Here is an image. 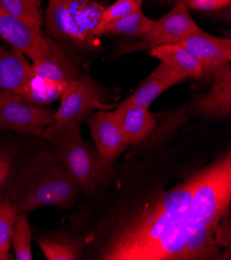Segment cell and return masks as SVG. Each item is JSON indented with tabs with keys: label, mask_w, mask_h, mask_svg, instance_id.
Masks as SVG:
<instances>
[{
	"label": "cell",
	"mask_w": 231,
	"mask_h": 260,
	"mask_svg": "<svg viewBox=\"0 0 231 260\" xmlns=\"http://www.w3.org/2000/svg\"><path fill=\"white\" fill-rule=\"evenodd\" d=\"M15 257L18 260H31V230L26 213H19L12 238Z\"/></svg>",
	"instance_id": "22"
},
{
	"label": "cell",
	"mask_w": 231,
	"mask_h": 260,
	"mask_svg": "<svg viewBox=\"0 0 231 260\" xmlns=\"http://www.w3.org/2000/svg\"><path fill=\"white\" fill-rule=\"evenodd\" d=\"M79 186L54 152H42L30 158L11 193L19 213L42 206H69L78 196Z\"/></svg>",
	"instance_id": "2"
},
{
	"label": "cell",
	"mask_w": 231,
	"mask_h": 260,
	"mask_svg": "<svg viewBox=\"0 0 231 260\" xmlns=\"http://www.w3.org/2000/svg\"><path fill=\"white\" fill-rule=\"evenodd\" d=\"M19 212L16 204L6 195L0 199V248L10 252L15 221Z\"/></svg>",
	"instance_id": "23"
},
{
	"label": "cell",
	"mask_w": 231,
	"mask_h": 260,
	"mask_svg": "<svg viewBox=\"0 0 231 260\" xmlns=\"http://www.w3.org/2000/svg\"><path fill=\"white\" fill-rule=\"evenodd\" d=\"M0 38L13 49L32 61L44 56L49 50V38L42 29L12 16L0 7Z\"/></svg>",
	"instance_id": "10"
},
{
	"label": "cell",
	"mask_w": 231,
	"mask_h": 260,
	"mask_svg": "<svg viewBox=\"0 0 231 260\" xmlns=\"http://www.w3.org/2000/svg\"><path fill=\"white\" fill-rule=\"evenodd\" d=\"M152 57H156L181 76L198 79L203 76V69L199 60L191 52L179 44H165L149 50Z\"/></svg>",
	"instance_id": "17"
},
{
	"label": "cell",
	"mask_w": 231,
	"mask_h": 260,
	"mask_svg": "<svg viewBox=\"0 0 231 260\" xmlns=\"http://www.w3.org/2000/svg\"><path fill=\"white\" fill-rule=\"evenodd\" d=\"M185 80V77L177 74L163 62H160L157 69L146 78L138 89L129 99H126L125 102L148 108L153 101L165 90Z\"/></svg>",
	"instance_id": "16"
},
{
	"label": "cell",
	"mask_w": 231,
	"mask_h": 260,
	"mask_svg": "<svg viewBox=\"0 0 231 260\" xmlns=\"http://www.w3.org/2000/svg\"><path fill=\"white\" fill-rule=\"evenodd\" d=\"M13 157L9 151L0 149V193L4 189L11 173Z\"/></svg>",
	"instance_id": "26"
},
{
	"label": "cell",
	"mask_w": 231,
	"mask_h": 260,
	"mask_svg": "<svg viewBox=\"0 0 231 260\" xmlns=\"http://www.w3.org/2000/svg\"><path fill=\"white\" fill-rule=\"evenodd\" d=\"M231 199L230 152L197 174L189 211V231L216 229L229 211Z\"/></svg>",
	"instance_id": "3"
},
{
	"label": "cell",
	"mask_w": 231,
	"mask_h": 260,
	"mask_svg": "<svg viewBox=\"0 0 231 260\" xmlns=\"http://www.w3.org/2000/svg\"><path fill=\"white\" fill-rule=\"evenodd\" d=\"M55 122L54 113L25 102L12 92H0V128L42 137L44 129Z\"/></svg>",
	"instance_id": "6"
},
{
	"label": "cell",
	"mask_w": 231,
	"mask_h": 260,
	"mask_svg": "<svg viewBox=\"0 0 231 260\" xmlns=\"http://www.w3.org/2000/svg\"><path fill=\"white\" fill-rule=\"evenodd\" d=\"M34 76L31 64L24 54L0 46V92H16Z\"/></svg>",
	"instance_id": "15"
},
{
	"label": "cell",
	"mask_w": 231,
	"mask_h": 260,
	"mask_svg": "<svg viewBox=\"0 0 231 260\" xmlns=\"http://www.w3.org/2000/svg\"><path fill=\"white\" fill-rule=\"evenodd\" d=\"M136 2H138L139 4H142V3H143V0H136Z\"/></svg>",
	"instance_id": "29"
},
{
	"label": "cell",
	"mask_w": 231,
	"mask_h": 260,
	"mask_svg": "<svg viewBox=\"0 0 231 260\" xmlns=\"http://www.w3.org/2000/svg\"><path fill=\"white\" fill-rule=\"evenodd\" d=\"M121 132L129 144L139 142L151 134L158 125L148 108L123 101L114 111Z\"/></svg>",
	"instance_id": "14"
},
{
	"label": "cell",
	"mask_w": 231,
	"mask_h": 260,
	"mask_svg": "<svg viewBox=\"0 0 231 260\" xmlns=\"http://www.w3.org/2000/svg\"><path fill=\"white\" fill-rule=\"evenodd\" d=\"M177 44L187 48L199 60L204 74H213L231 61V40L204 32L201 28L184 37Z\"/></svg>",
	"instance_id": "11"
},
{
	"label": "cell",
	"mask_w": 231,
	"mask_h": 260,
	"mask_svg": "<svg viewBox=\"0 0 231 260\" xmlns=\"http://www.w3.org/2000/svg\"><path fill=\"white\" fill-rule=\"evenodd\" d=\"M8 259H11L10 252L5 251V250L0 248V260H8Z\"/></svg>",
	"instance_id": "27"
},
{
	"label": "cell",
	"mask_w": 231,
	"mask_h": 260,
	"mask_svg": "<svg viewBox=\"0 0 231 260\" xmlns=\"http://www.w3.org/2000/svg\"><path fill=\"white\" fill-rule=\"evenodd\" d=\"M231 0H188L189 9L196 11L213 12L226 9L230 6Z\"/></svg>",
	"instance_id": "25"
},
{
	"label": "cell",
	"mask_w": 231,
	"mask_h": 260,
	"mask_svg": "<svg viewBox=\"0 0 231 260\" xmlns=\"http://www.w3.org/2000/svg\"><path fill=\"white\" fill-rule=\"evenodd\" d=\"M200 29L192 19L188 0H177L172 10L159 20H153L149 30L140 39V43L132 46L131 50H150L151 48L165 45L177 44L187 35Z\"/></svg>",
	"instance_id": "9"
},
{
	"label": "cell",
	"mask_w": 231,
	"mask_h": 260,
	"mask_svg": "<svg viewBox=\"0 0 231 260\" xmlns=\"http://www.w3.org/2000/svg\"><path fill=\"white\" fill-rule=\"evenodd\" d=\"M42 137L54 146L56 157L79 188L93 190L102 174L96 151L82 138L80 121H55L44 129Z\"/></svg>",
	"instance_id": "5"
},
{
	"label": "cell",
	"mask_w": 231,
	"mask_h": 260,
	"mask_svg": "<svg viewBox=\"0 0 231 260\" xmlns=\"http://www.w3.org/2000/svg\"><path fill=\"white\" fill-rule=\"evenodd\" d=\"M104 9L93 0H50L45 28L59 42L91 48Z\"/></svg>",
	"instance_id": "4"
},
{
	"label": "cell",
	"mask_w": 231,
	"mask_h": 260,
	"mask_svg": "<svg viewBox=\"0 0 231 260\" xmlns=\"http://www.w3.org/2000/svg\"><path fill=\"white\" fill-rule=\"evenodd\" d=\"M59 109L54 113L56 122L81 120L94 109L105 110L102 87L88 75H81L69 83L61 95Z\"/></svg>",
	"instance_id": "7"
},
{
	"label": "cell",
	"mask_w": 231,
	"mask_h": 260,
	"mask_svg": "<svg viewBox=\"0 0 231 260\" xmlns=\"http://www.w3.org/2000/svg\"><path fill=\"white\" fill-rule=\"evenodd\" d=\"M197 174L160 194L118 226L103 248L106 260H186L190 201Z\"/></svg>",
	"instance_id": "1"
},
{
	"label": "cell",
	"mask_w": 231,
	"mask_h": 260,
	"mask_svg": "<svg viewBox=\"0 0 231 260\" xmlns=\"http://www.w3.org/2000/svg\"><path fill=\"white\" fill-rule=\"evenodd\" d=\"M153 20L146 17L142 8L136 10L135 12L126 15L123 18H120L110 24L103 29V35L109 36H123V37H132V38H141L145 35L151 25Z\"/></svg>",
	"instance_id": "19"
},
{
	"label": "cell",
	"mask_w": 231,
	"mask_h": 260,
	"mask_svg": "<svg viewBox=\"0 0 231 260\" xmlns=\"http://www.w3.org/2000/svg\"><path fill=\"white\" fill-rule=\"evenodd\" d=\"M214 83L209 93L201 95L194 110L204 117H229L231 114V68L225 64L214 73Z\"/></svg>",
	"instance_id": "12"
},
{
	"label": "cell",
	"mask_w": 231,
	"mask_h": 260,
	"mask_svg": "<svg viewBox=\"0 0 231 260\" xmlns=\"http://www.w3.org/2000/svg\"><path fill=\"white\" fill-rule=\"evenodd\" d=\"M31 2H34L35 4H37L38 6H40V7H41V5H42V2H43V0H31Z\"/></svg>",
	"instance_id": "28"
},
{
	"label": "cell",
	"mask_w": 231,
	"mask_h": 260,
	"mask_svg": "<svg viewBox=\"0 0 231 260\" xmlns=\"http://www.w3.org/2000/svg\"><path fill=\"white\" fill-rule=\"evenodd\" d=\"M91 137L94 141L101 174H108L114 161L129 146L114 112L100 110L87 118Z\"/></svg>",
	"instance_id": "8"
},
{
	"label": "cell",
	"mask_w": 231,
	"mask_h": 260,
	"mask_svg": "<svg viewBox=\"0 0 231 260\" xmlns=\"http://www.w3.org/2000/svg\"><path fill=\"white\" fill-rule=\"evenodd\" d=\"M142 8V4H139L136 0H116L114 4L105 8L103 11L101 22L97 28L96 36L101 37L102 31L106 26L120 18L125 17L138 9Z\"/></svg>",
	"instance_id": "24"
},
{
	"label": "cell",
	"mask_w": 231,
	"mask_h": 260,
	"mask_svg": "<svg viewBox=\"0 0 231 260\" xmlns=\"http://www.w3.org/2000/svg\"><path fill=\"white\" fill-rule=\"evenodd\" d=\"M49 43L47 53L31 64L34 75L49 81L67 84L78 79L81 74L74 60L56 42L49 40Z\"/></svg>",
	"instance_id": "13"
},
{
	"label": "cell",
	"mask_w": 231,
	"mask_h": 260,
	"mask_svg": "<svg viewBox=\"0 0 231 260\" xmlns=\"http://www.w3.org/2000/svg\"><path fill=\"white\" fill-rule=\"evenodd\" d=\"M0 7L12 16L42 29L44 15L41 7L31 0H0Z\"/></svg>",
	"instance_id": "21"
},
{
	"label": "cell",
	"mask_w": 231,
	"mask_h": 260,
	"mask_svg": "<svg viewBox=\"0 0 231 260\" xmlns=\"http://www.w3.org/2000/svg\"><path fill=\"white\" fill-rule=\"evenodd\" d=\"M38 244L48 260H75L80 257L79 244L70 239L44 238Z\"/></svg>",
	"instance_id": "20"
},
{
	"label": "cell",
	"mask_w": 231,
	"mask_h": 260,
	"mask_svg": "<svg viewBox=\"0 0 231 260\" xmlns=\"http://www.w3.org/2000/svg\"><path fill=\"white\" fill-rule=\"evenodd\" d=\"M68 85L69 84L67 83L49 81L43 79V78L34 76L27 84H25L18 91L12 93H15L25 102L31 104V105L41 107L52 104L61 98Z\"/></svg>",
	"instance_id": "18"
}]
</instances>
